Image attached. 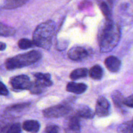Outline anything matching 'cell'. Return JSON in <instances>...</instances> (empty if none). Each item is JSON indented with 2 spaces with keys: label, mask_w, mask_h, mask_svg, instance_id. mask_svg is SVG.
I'll use <instances>...</instances> for the list:
<instances>
[{
  "label": "cell",
  "mask_w": 133,
  "mask_h": 133,
  "mask_svg": "<svg viewBox=\"0 0 133 133\" xmlns=\"http://www.w3.org/2000/svg\"><path fill=\"white\" fill-rule=\"evenodd\" d=\"M121 38L120 27L111 20H107L98 34L100 51L102 53L110 52L119 43Z\"/></svg>",
  "instance_id": "cell-1"
},
{
  "label": "cell",
  "mask_w": 133,
  "mask_h": 133,
  "mask_svg": "<svg viewBox=\"0 0 133 133\" xmlns=\"http://www.w3.org/2000/svg\"><path fill=\"white\" fill-rule=\"evenodd\" d=\"M55 29V23L52 20H48L38 25L32 35L35 45L43 49H50Z\"/></svg>",
  "instance_id": "cell-2"
},
{
  "label": "cell",
  "mask_w": 133,
  "mask_h": 133,
  "mask_svg": "<svg viewBox=\"0 0 133 133\" xmlns=\"http://www.w3.org/2000/svg\"><path fill=\"white\" fill-rule=\"evenodd\" d=\"M41 58V52L38 50H32L7 59L5 61V66L8 70L19 69L35 63Z\"/></svg>",
  "instance_id": "cell-3"
},
{
  "label": "cell",
  "mask_w": 133,
  "mask_h": 133,
  "mask_svg": "<svg viewBox=\"0 0 133 133\" xmlns=\"http://www.w3.org/2000/svg\"><path fill=\"white\" fill-rule=\"evenodd\" d=\"M71 110V108L68 104H58L43 111V114L48 118H57L68 114Z\"/></svg>",
  "instance_id": "cell-4"
},
{
  "label": "cell",
  "mask_w": 133,
  "mask_h": 133,
  "mask_svg": "<svg viewBox=\"0 0 133 133\" xmlns=\"http://www.w3.org/2000/svg\"><path fill=\"white\" fill-rule=\"evenodd\" d=\"M10 83L13 89L16 90H30L32 82L26 75H18L12 77L10 79Z\"/></svg>",
  "instance_id": "cell-5"
},
{
  "label": "cell",
  "mask_w": 133,
  "mask_h": 133,
  "mask_svg": "<svg viewBox=\"0 0 133 133\" xmlns=\"http://www.w3.org/2000/svg\"><path fill=\"white\" fill-rule=\"evenodd\" d=\"M65 133H80L81 127L79 117L73 116L68 117L64 122Z\"/></svg>",
  "instance_id": "cell-6"
},
{
  "label": "cell",
  "mask_w": 133,
  "mask_h": 133,
  "mask_svg": "<svg viewBox=\"0 0 133 133\" xmlns=\"http://www.w3.org/2000/svg\"><path fill=\"white\" fill-rule=\"evenodd\" d=\"M110 113V104L106 98L101 96L97 100L96 113L99 117H106Z\"/></svg>",
  "instance_id": "cell-7"
},
{
  "label": "cell",
  "mask_w": 133,
  "mask_h": 133,
  "mask_svg": "<svg viewBox=\"0 0 133 133\" xmlns=\"http://www.w3.org/2000/svg\"><path fill=\"white\" fill-rule=\"evenodd\" d=\"M68 56L73 61H80L87 57L88 52L83 47L75 46L69 50Z\"/></svg>",
  "instance_id": "cell-8"
},
{
  "label": "cell",
  "mask_w": 133,
  "mask_h": 133,
  "mask_svg": "<svg viewBox=\"0 0 133 133\" xmlns=\"http://www.w3.org/2000/svg\"><path fill=\"white\" fill-rule=\"evenodd\" d=\"M105 65L107 69L112 72H116L119 70L122 65L120 60L116 56H110L107 57L105 61Z\"/></svg>",
  "instance_id": "cell-9"
},
{
  "label": "cell",
  "mask_w": 133,
  "mask_h": 133,
  "mask_svg": "<svg viewBox=\"0 0 133 133\" xmlns=\"http://www.w3.org/2000/svg\"><path fill=\"white\" fill-rule=\"evenodd\" d=\"M87 86L83 83H75V82H69L66 86V90L69 92L74 93L75 94H82L87 91Z\"/></svg>",
  "instance_id": "cell-10"
},
{
  "label": "cell",
  "mask_w": 133,
  "mask_h": 133,
  "mask_svg": "<svg viewBox=\"0 0 133 133\" xmlns=\"http://www.w3.org/2000/svg\"><path fill=\"white\" fill-rule=\"evenodd\" d=\"M40 123L35 120H27L23 124V129L31 133H37L40 130Z\"/></svg>",
  "instance_id": "cell-11"
},
{
  "label": "cell",
  "mask_w": 133,
  "mask_h": 133,
  "mask_svg": "<svg viewBox=\"0 0 133 133\" xmlns=\"http://www.w3.org/2000/svg\"><path fill=\"white\" fill-rule=\"evenodd\" d=\"M100 9L103 15L106 18V20H111L112 13L110 7V0H98Z\"/></svg>",
  "instance_id": "cell-12"
},
{
  "label": "cell",
  "mask_w": 133,
  "mask_h": 133,
  "mask_svg": "<svg viewBox=\"0 0 133 133\" xmlns=\"http://www.w3.org/2000/svg\"><path fill=\"white\" fill-rule=\"evenodd\" d=\"M94 114V112L87 106H82L77 111V116L84 119L93 118Z\"/></svg>",
  "instance_id": "cell-13"
},
{
  "label": "cell",
  "mask_w": 133,
  "mask_h": 133,
  "mask_svg": "<svg viewBox=\"0 0 133 133\" xmlns=\"http://www.w3.org/2000/svg\"><path fill=\"white\" fill-rule=\"evenodd\" d=\"M28 0H5L3 8L6 9H14L20 7L25 4Z\"/></svg>",
  "instance_id": "cell-14"
},
{
  "label": "cell",
  "mask_w": 133,
  "mask_h": 133,
  "mask_svg": "<svg viewBox=\"0 0 133 133\" xmlns=\"http://www.w3.org/2000/svg\"><path fill=\"white\" fill-rule=\"evenodd\" d=\"M90 76L94 80H100L103 74V70L102 67L99 65H94L88 71Z\"/></svg>",
  "instance_id": "cell-15"
},
{
  "label": "cell",
  "mask_w": 133,
  "mask_h": 133,
  "mask_svg": "<svg viewBox=\"0 0 133 133\" xmlns=\"http://www.w3.org/2000/svg\"><path fill=\"white\" fill-rule=\"evenodd\" d=\"M88 74V70L85 68H80V69H77L75 70H73L70 73V77L71 80H77L79 78H84L87 76Z\"/></svg>",
  "instance_id": "cell-16"
},
{
  "label": "cell",
  "mask_w": 133,
  "mask_h": 133,
  "mask_svg": "<svg viewBox=\"0 0 133 133\" xmlns=\"http://www.w3.org/2000/svg\"><path fill=\"white\" fill-rule=\"evenodd\" d=\"M112 99L114 104L118 108H122L124 105V98L119 91H115L112 94Z\"/></svg>",
  "instance_id": "cell-17"
},
{
  "label": "cell",
  "mask_w": 133,
  "mask_h": 133,
  "mask_svg": "<svg viewBox=\"0 0 133 133\" xmlns=\"http://www.w3.org/2000/svg\"><path fill=\"white\" fill-rule=\"evenodd\" d=\"M15 33V29L0 22V36L10 37Z\"/></svg>",
  "instance_id": "cell-18"
},
{
  "label": "cell",
  "mask_w": 133,
  "mask_h": 133,
  "mask_svg": "<svg viewBox=\"0 0 133 133\" xmlns=\"http://www.w3.org/2000/svg\"><path fill=\"white\" fill-rule=\"evenodd\" d=\"M18 45L20 49L27 50L32 48L35 45V43L33 40H31L28 39H22L18 41Z\"/></svg>",
  "instance_id": "cell-19"
},
{
  "label": "cell",
  "mask_w": 133,
  "mask_h": 133,
  "mask_svg": "<svg viewBox=\"0 0 133 133\" xmlns=\"http://www.w3.org/2000/svg\"><path fill=\"white\" fill-rule=\"evenodd\" d=\"M36 81L34 82L35 84L40 88L49 87L53 84V82L51 79H38L36 78Z\"/></svg>",
  "instance_id": "cell-20"
},
{
  "label": "cell",
  "mask_w": 133,
  "mask_h": 133,
  "mask_svg": "<svg viewBox=\"0 0 133 133\" xmlns=\"http://www.w3.org/2000/svg\"><path fill=\"white\" fill-rule=\"evenodd\" d=\"M21 131L22 129H21L20 124L17 123L12 124L5 133H21Z\"/></svg>",
  "instance_id": "cell-21"
},
{
  "label": "cell",
  "mask_w": 133,
  "mask_h": 133,
  "mask_svg": "<svg viewBox=\"0 0 133 133\" xmlns=\"http://www.w3.org/2000/svg\"><path fill=\"white\" fill-rule=\"evenodd\" d=\"M58 131H59V128L58 126L51 124L46 126L43 133H58Z\"/></svg>",
  "instance_id": "cell-22"
},
{
  "label": "cell",
  "mask_w": 133,
  "mask_h": 133,
  "mask_svg": "<svg viewBox=\"0 0 133 133\" xmlns=\"http://www.w3.org/2000/svg\"><path fill=\"white\" fill-rule=\"evenodd\" d=\"M29 105L30 103H22V104H16V105L12 106L11 107H10L9 110H20L24 109Z\"/></svg>",
  "instance_id": "cell-23"
},
{
  "label": "cell",
  "mask_w": 133,
  "mask_h": 133,
  "mask_svg": "<svg viewBox=\"0 0 133 133\" xmlns=\"http://www.w3.org/2000/svg\"><path fill=\"white\" fill-rule=\"evenodd\" d=\"M124 105L129 108H133V95L125 98Z\"/></svg>",
  "instance_id": "cell-24"
},
{
  "label": "cell",
  "mask_w": 133,
  "mask_h": 133,
  "mask_svg": "<svg viewBox=\"0 0 133 133\" xmlns=\"http://www.w3.org/2000/svg\"><path fill=\"white\" fill-rule=\"evenodd\" d=\"M35 76L38 79H51V75L49 74H44L41 72H37L35 74Z\"/></svg>",
  "instance_id": "cell-25"
},
{
  "label": "cell",
  "mask_w": 133,
  "mask_h": 133,
  "mask_svg": "<svg viewBox=\"0 0 133 133\" xmlns=\"http://www.w3.org/2000/svg\"><path fill=\"white\" fill-rule=\"evenodd\" d=\"M8 94H9V91H8L6 87L3 83L0 82V95L5 96V95H7Z\"/></svg>",
  "instance_id": "cell-26"
},
{
  "label": "cell",
  "mask_w": 133,
  "mask_h": 133,
  "mask_svg": "<svg viewBox=\"0 0 133 133\" xmlns=\"http://www.w3.org/2000/svg\"><path fill=\"white\" fill-rule=\"evenodd\" d=\"M6 48V44L0 42V51H3Z\"/></svg>",
  "instance_id": "cell-27"
},
{
  "label": "cell",
  "mask_w": 133,
  "mask_h": 133,
  "mask_svg": "<svg viewBox=\"0 0 133 133\" xmlns=\"http://www.w3.org/2000/svg\"><path fill=\"white\" fill-rule=\"evenodd\" d=\"M129 123H130V125H131V127H132V130H133V117H132V120H131V121L129 122Z\"/></svg>",
  "instance_id": "cell-28"
}]
</instances>
